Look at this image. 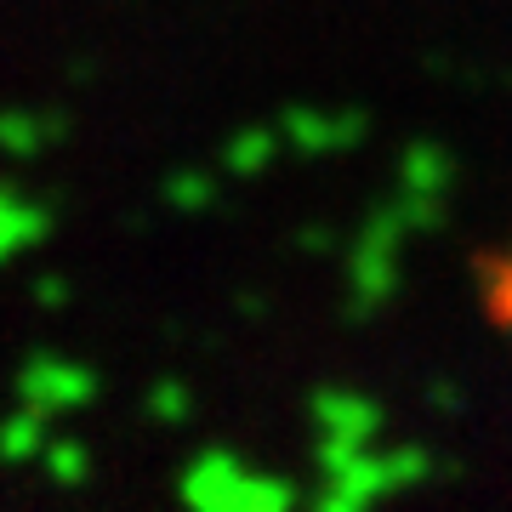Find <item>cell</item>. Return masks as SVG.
Segmentation results:
<instances>
[{
    "label": "cell",
    "mask_w": 512,
    "mask_h": 512,
    "mask_svg": "<svg viewBox=\"0 0 512 512\" xmlns=\"http://www.w3.org/2000/svg\"><path fill=\"white\" fill-rule=\"evenodd\" d=\"M484 308H490L501 325H512V251H507V262H501V274H484Z\"/></svg>",
    "instance_id": "1"
}]
</instances>
